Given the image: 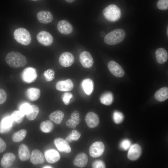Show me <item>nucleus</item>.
Returning a JSON list of instances; mask_svg holds the SVG:
<instances>
[{
    "instance_id": "obj_37",
    "label": "nucleus",
    "mask_w": 168,
    "mask_h": 168,
    "mask_svg": "<svg viewBox=\"0 0 168 168\" xmlns=\"http://www.w3.org/2000/svg\"><path fill=\"white\" fill-rule=\"evenodd\" d=\"M54 72L52 69H49L44 73V76L46 80L48 82H50L53 80L54 78Z\"/></svg>"
},
{
    "instance_id": "obj_10",
    "label": "nucleus",
    "mask_w": 168,
    "mask_h": 168,
    "mask_svg": "<svg viewBox=\"0 0 168 168\" xmlns=\"http://www.w3.org/2000/svg\"><path fill=\"white\" fill-rule=\"evenodd\" d=\"M54 142L60 152L66 153H69L71 152L70 146L65 139L60 138H57L55 139Z\"/></svg>"
},
{
    "instance_id": "obj_46",
    "label": "nucleus",
    "mask_w": 168,
    "mask_h": 168,
    "mask_svg": "<svg viewBox=\"0 0 168 168\" xmlns=\"http://www.w3.org/2000/svg\"><path fill=\"white\" fill-rule=\"evenodd\" d=\"M43 168H52V167L50 166H45L43 167Z\"/></svg>"
},
{
    "instance_id": "obj_42",
    "label": "nucleus",
    "mask_w": 168,
    "mask_h": 168,
    "mask_svg": "<svg viewBox=\"0 0 168 168\" xmlns=\"http://www.w3.org/2000/svg\"><path fill=\"white\" fill-rule=\"evenodd\" d=\"M7 95L5 91L0 89V105L3 104L6 101Z\"/></svg>"
},
{
    "instance_id": "obj_13",
    "label": "nucleus",
    "mask_w": 168,
    "mask_h": 168,
    "mask_svg": "<svg viewBox=\"0 0 168 168\" xmlns=\"http://www.w3.org/2000/svg\"><path fill=\"white\" fill-rule=\"evenodd\" d=\"M141 148L138 144H135L131 146L128 153V157L130 160L135 161L138 159L141 155Z\"/></svg>"
},
{
    "instance_id": "obj_18",
    "label": "nucleus",
    "mask_w": 168,
    "mask_h": 168,
    "mask_svg": "<svg viewBox=\"0 0 168 168\" xmlns=\"http://www.w3.org/2000/svg\"><path fill=\"white\" fill-rule=\"evenodd\" d=\"M38 21L43 24H49L52 21L53 17L50 12L42 11L39 12L37 14Z\"/></svg>"
},
{
    "instance_id": "obj_21",
    "label": "nucleus",
    "mask_w": 168,
    "mask_h": 168,
    "mask_svg": "<svg viewBox=\"0 0 168 168\" xmlns=\"http://www.w3.org/2000/svg\"><path fill=\"white\" fill-rule=\"evenodd\" d=\"M30 161L34 165L43 164L44 162V156L40 150L35 149L31 153Z\"/></svg>"
},
{
    "instance_id": "obj_29",
    "label": "nucleus",
    "mask_w": 168,
    "mask_h": 168,
    "mask_svg": "<svg viewBox=\"0 0 168 168\" xmlns=\"http://www.w3.org/2000/svg\"><path fill=\"white\" fill-rule=\"evenodd\" d=\"M113 100L112 94L110 92H105L103 94L100 98V100L102 104L107 105L112 104Z\"/></svg>"
},
{
    "instance_id": "obj_34",
    "label": "nucleus",
    "mask_w": 168,
    "mask_h": 168,
    "mask_svg": "<svg viewBox=\"0 0 168 168\" xmlns=\"http://www.w3.org/2000/svg\"><path fill=\"white\" fill-rule=\"evenodd\" d=\"M32 110L31 112L26 115L27 118L29 120H34L39 113V110L38 107L35 105H31Z\"/></svg>"
},
{
    "instance_id": "obj_26",
    "label": "nucleus",
    "mask_w": 168,
    "mask_h": 168,
    "mask_svg": "<svg viewBox=\"0 0 168 168\" xmlns=\"http://www.w3.org/2000/svg\"><path fill=\"white\" fill-rule=\"evenodd\" d=\"M40 95V90L36 88H29L26 91V95L27 97L31 101L37 100L39 98Z\"/></svg>"
},
{
    "instance_id": "obj_27",
    "label": "nucleus",
    "mask_w": 168,
    "mask_h": 168,
    "mask_svg": "<svg viewBox=\"0 0 168 168\" xmlns=\"http://www.w3.org/2000/svg\"><path fill=\"white\" fill-rule=\"evenodd\" d=\"M155 99L159 101H163L168 97V88L163 87L157 91L155 93Z\"/></svg>"
},
{
    "instance_id": "obj_15",
    "label": "nucleus",
    "mask_w": 168,
    "mask_h": 168,
    "mask_svg": "<svg viewBox=\"0 0 168 168\" xmlns=\"http://www.w3.org/2000/svg\"><path fill=\"white\" fill-rule=\"evenodd\" d=\"M57 28L60 32L64 35L70 34L73 31L72 25L68 21L64 20L60 21L58 22Z\"/></svg>"
},
{
    "instance_id": "obj_33",
    "label": "nucleus",
    "mask_w": 168,
    "mask_h": 168,
    "mask_svg": "<svg viewBox=\"0 0 168 168\" xmlns=\"http://www.w3.org/2000/svg\"><path fill=\"white\" fill-rule=\"evenodd\" d=\"M24 115L20 111H15L12 113L11 117L13 121L19 124L23 121Z\"/></svg>"
},
{
    "instance_id": "obj_39",
    "label": "nucleus",
    "mask_w": 168,
    "mask_h": 168,
    "mask_svg": "<svg viewBox=\"0 0 168 168\" xmlns=\"http://www.w3.org/2000/svg\"><path fill=\"white\" fill-rule=\"evenodd\" d=\"M157 6L158 9L161 10H166L168 8V0H159Z\"/></svg>"
},
{
    "instance_id": "obj_6",
    "label": "nucleus",
    "mask_w": 168,
    "mask_h": 168,
    "mask_svg": "<svg viewBox=\"0 0 168 168\" xmlns=\"http://www.w3.org/2000/svg\"><path fill=\"white\" fill-rule=\"evenodd\" d=\"M105 148V145L102 142H96L91 146L89 149V154L94 158L100 156L104 153Z\"/></svg>"
},
{
    "instance_id": "obj_48",
    "label": "nucleus",
    "mask_w": 168,
    "mask_h": 168,
    "mask_svg": "<svg viewBox=\"0 0 168 168\" xmlns=\"http://www.w3.org/2000/svg\"></svg>"
},
{
    "instance_id": "obj_32",
    "label": "nucleus",
    "mask_w": 168,
    "mask_h": 168,
    "mask_svg": "<svg viewBox=\"0 0 168 168\" xmlns=\"http://www.w3.org/2000/svg\"><path fill=\"white\" fill-rule=\"evenodd\" d=\"M81 134L80 133L76 130H72L70 134L66 138L65 140L70 143L73 141H77L80 138Z\"/></svg>"
},
{
    "instance_id": "obj_14",
    "label": "nucleus",
    "mask_w": 168,
    "mask_h": 168,
    "mask_svg": "<svg viewBox=\"0 0 168 168\" xmlns=\"http://www.w3.org/2000/svg\"><path fill=\"white\" fill-rule=\"evenodd\" d=\"M85 120L88 126L91 128L97 127L99 123L98 116L92 112H89L86 114Z\"/></svg>"
},
{
    "instance_id": "obj_4",
    "label": "nucleus",
    "mask_w": 168,
    "mask_h": 168,
    "mask_svg": "<svg viewBox=\"0 0 168 168\" xmlns=\"http://www.w3.org/2000/svg\"><path fill=\"white\" fill-rule=\"evenodd\" d=\"M15 39L18 43L24 45H27L31 40V35L29 32L24 28L16 29L13 33Z\"/></svg>"
},
{
    "instance_id": "obj_40",
    "label": "nucleus",
    "mask_w": 168,
    "mask_h": 168,
    "mask_svg": "<svg viewBox=\"0 0 168 168\" xmlns=\"http://www.w3.org/2000/svg\"><path fill=\"white\" fill-rule=\"evenodd\" d=\"M131 146V142L128 139H124L123 140L120 144V148L124 150H127L129 149Z\"/></svg>"
},
{
    "instance_id": "obj_19",
    "label": "nucleus",
    "mask_w": 168,
    "mask_h": 168,
    "mask_svg": "<svg viewBox=\"0 0 168 168\" xmlns=\"http://www.w3.org/2000/svg\"><path fill=\"white\" fill-rule=\"evenodd\" d=\"M16 159L15 155L12 153H5L1 161V164L3 168H7L11 166Z\"/></svg>"
},
{
    "instance_id": "obj_44",
    "label": "nucleus",
    "mask_w": 168,
    "mask_h": 168,
    "mask_svg": "<svg viewBox=\"0 0 168 168\" xmlns=\"http://www.w3.org/2000/svg\"><path fill=\"white\" fill-rule=\"evenodd\" d=\"M66 1L69 3H72L75 0H65Z\"/></svg>"
},
{
    "instance_id": "obj_47",
    "label": "nucleus",
    "mask_w": 168,
    "mask_h": 168,
    "mask_svg": "<svg viewBox=\"0 0 168 168\" xmlns=\"http://www.w3.org/2000/svg\"><path fill=\"white\" fill-rule=\"evenodd\" d=\"M168 27H167V35H168Z\"/></svg>"
},
{
    "instance_id": "obj_38",
    "label": "nucleus",
    "mask_w": 168,
    "mask_h": 168,
    "mask_svg": "<svg viewBox=\"0 0 168 168\" xmlns=\"http://www.w3.org/2000/svg\"><path fill=\"white\" fill-rule=\"evenodd\" d=\"M72 97V93L66 92L63 93L61 96L62 100L65 105H68L70 102V99Z\"/></svg>"
},
{
    "instance_id": "obj_23",
    "label": "nucleus",
    "mask_w": 168,
    "mask_h": 168,
    "mask_svg": "<svg viewBox=\"0 0 168 168\" xmlns=\"http://www.w3.org/2000/svg\"><path fill=\"white\" fill-rule=\"evenodd\" d=\"M18 156L22 161L28 160L30 157V152L28 147L24 144L21 145L19 147Z\"/></svg>"
},
{
    "instance_id": "obj_28",
    "label": "nucleus",
    "mask_w": 168,
    "mask_h": 168,
    "mask_svg": "<svg viewBox=\"0 0 168 168\" xmlns=\"http://www.w3.org/2000/svg\"><path fill=\"white\" fill-rule=\"evenodd\" d=\"M64 116V114L60 110H57L53 112L49 116V119L56 124H60Z\"/></svg>"
},
{
    "instance_id": "obj_12",
    "label": "nucleus",
    "mask_w": 168,
    "mask_h": 168,
    "mask_svg": "<svg viewBox=\"0 0 168 168\" xmlns=\"http://www.w3.org/2000/svg\"><path fill=\"white\" fill-rule=\"evenodd\" d=\"M13 121L11 116L4 118L0 122V133L9 132L12 127Z\"/></svg>"
},
{
    "instance_id": "obj_20",
    "label": "nucleus",
    "mask_w": 168,
    "mask_h": 168,
    "mask_svg": "<svg viewBox=\"0 0 168 168\" xmlns=\"http://www.w3.org/2000/svg\"><path fill=\"white\" fill-rule=\"evenodd\" d=\"M79 112L77 110L74 111L71 114V119H68L66 123V125L68 128H75L76 126L81 122Z\"/></svg>"
},
{
    "instance_id": "obj_17",
    "label": "nucleus",
    "mask_w": 168,
    "mask_h": 168,
    "mask_svg": "<svg viewBox=\"0 0 168 168\" xmlns=\"http://www.w3.org/2000/svg\"><path fill=\"white\" fill-rule=\"evenodd\" d=\"M44 156L46 161L50 164H53L57 162L60 158L58 152L54 149L46 151L44 152Z\"/></svg>"
},
{
    "instance_id": "obj_30",
    "label": "nucleus",
    "mask_w": 168,
    "mask_h": 168,
    "mask_svg": "<svg viewBox=\"0 0 168 168\" xmlns=\"http://www.w3.org/2000/svg\"><path fill=\"white\" fill-rule=\"evenodd\" d=\"M53 128V123L49 120L43 121L40 123V125L41 130L45 133L50 132L52 130Z\"/></svg>"
},
{
    "instance_id": "obj_1",
    "label": "nucleus",
    "mask_w": 168,
    "mask_h": 168,
    "mask_svg": "<svg viewBox=\"0 0 168 168\" xmlns=\"http://www.w3.org/2000/svg\"><path fill=\"white\" fill-rule=\"evenodd\" d=\"M5 61L9 66L14 68L22 67L27 63L26 58L21 54L15 51L8 53L6 57Z\"/></svg>"
},
{
    "instance_id": "obj_11",
    "label": "nucleus",
    "mask_w": 168,
    "mask_h": 168,
    "mask_svg": "<svg viewBox=\"0 0 168 168\" xmlns=\"http://www.w3.org/2000/svg\"><path fill=\"white\" fill-rule=\"evenodd\" d=\"M74 61V57L72 54L69 52H65L61 54L59 61L63 66L67 67L72 65Z\"/></svg>"
},
{
    "instance_id": "obj_41",
    "label": "nucleus",
    "mask_w": 168,
    "mask_h": 168,
    "mask_svg": "<svg viewBox=\"0 0 168 168\" xmlns=\"http://www.w3.org/2000/svg\"><path fill=\"white\" fill-rule=\"evenodd\" d=\"M92 166L93 168H104L105 167L104 162L100 160H96L92 163Z\"/></svg>"
},
{
    "instance_id": "obj_31",
    "label": "nucleus",
    "mask_w": 168,
    "mask_h": 168,
    "mask_svg": "<svg viewBox=\"0 0 168 168\" xmlns=\"http://www.w3.org/2000/svg\"><path fill=\"white\" fill-rule=\"evenodd\" d=\"M27 132L24 129H21L14 133L12 136V140L15 142H19L25 138Z\"/></svg>"
},
{
    "instance_id": "obj_25",
    "label": "nucleus",
    "mask_w": 168,
    "mask_h": 168,
    "mask_svg": "<svg viewBox=\"0 0 168 168\" xmlns=\"http://www.w3.org/2000/svg\"><path fill=\"white\" fill-rule=\"evenodd\" d=\"M81 86L84 92L88 95H91L93 91V83L90 79L83 80L82 82Z\"/></svg>"
},
{
    "instance_id": "obj_9",
    "label": "nucleus",
    "mask_w": 168,
    "mask_h": 168,
    "mask_svg": "<svg viewBox=\"0 0 168 168\" xmlns=\"http://www.w3.org/2000/svg\"><path fill=\"white\" fill-rule=\"evenodd\" d=\"M79 60L83 67L86 68L91 67L93 64V58L88 52L84 51L79 55Z\"/></svg>"
},
{
    "instance_id": "obj_16",
    "label": "nucleus",
    "mask_w": 168,
    "mask_h": 168,
    "mask_svg": "<svg viewBox=\"0 0 168 168\" xmlns=\"http://www.w3.org/2000/svg\"><path fill=\"white\" fill-rule=\"evenodd\" d=\"M73 86V83L70 79L59 81L56 85V89L63 91H70L72 90Z\"/></svg>"
},
{
    "instance_id": "obj_45",
    "label": "nucleus",
    "mask_w": 168,
    "mask_h": 168,
    "mask_svg": "<svg viewBox=\"0 0 168 168\" xmlns=\"http://www.w3.org/2000/svg\"><path fill=\"white\" fill-rule=\"evenodd\" d=\"M105 35V33L104 32H101L100 33V35L101 36H103Z\"/></svg>"
},
{
    "instance_id": "obj_2",
    "label": "nucleus",
    "mask_w": 168,
    "mask_h": 168,
    "mask_svg": "<svg viewBox=\"0 0 168 168\" xmlns=\"http://www.w3.org/2000/svg\"><path fill=\"white\" fill-rule=\"evenodd\" d=\"M125 35V32L124 30L116 29L107 34L104 38V41L107 44L115 45L122 41Z\"/></svg>"
},
{
    "instance_id": "obj_22",
    "label": "nucleus",
    "mask_w": 168,
    "mask_h": 168,
    "mask_svg": "<svg viewBox=\"0 0 168 168\" xmlns=\"http://www.w3.org/2000/svg\"><path fill=\"white\" fill-rule=\"evenodd\" d=\"M88 161L87 155L82 152L78 154L73 161V164L76 166L83 168L86 166Z\"/></svg>"
},
{
    "instance_id": "obj_43",
    "label": "nucleus",
    "mask_w": 168,
    "mask_h": 168,
    "mask_svg": "<svg viewBox=\"0 0 168 168\" xmlns=\"http://www.w3.org/2000/svg\"><path fill=\"white\" fill-rule=\"evenodd\" d=\"M6 147V145L5 142L0 138V153L4 151Z\"/></svg>"
},
{
    "instance_id": "obj_36",
    "label": "nucleus",
    "mask_w": 168,
    "mask_h": 168,
    "mask_svg": "<svg viewBox=\"0 0 168 168\" xmlns=\"http://www.w3.org/2000/svg\"><path fill=\"white\" fill-rule=\"evenodd\" d=\"M113 119L116 124H119L123 121L124 116L122 113L118 111H115L113 113Z\"/></svg>"
},
{
    "instance_id": "obj_24",
    "label": "nucleus",
    "mask_w": 168,
    "mask_h": 168,
    "mask_svg": "<svg viewBox=\"0 0 168 168\" xmlns=\"http://www.w3.org/2000/svg\"><path fill=\"white\" fill-rule=\"evenodd\" d=\"M156 60L158 63L163 64L166 62L168 55L167 51L163 48L157 49L155 52Z\"/></svg>"
},
{
    "instance_id": "obj_5",
    "label": "nucleus",
    "mask_w": 168,
    "mask_h": 168,
    "mask_svg": "<svg viewBox=\"0 0 168 168\" xmlns=\"http://www.w3.org/2000/svg\"><path fill=\"white\" fill-rule=\"evenodd\" d=\"M37 74L35 68L29 67L26 68L23 71L21 77L23 81L27 83H30L36 79Z\"/></svg>"
},
{
    "instance_id": "obj_3",
    "label": "nucleus",
    "mask_w": 168,
    "mask_h": 168,
    "mask_svg": "<svg viewBox=\"0 0 168 168\" xmlns=\"http://www.w3.org/2000/svg\"><path fill=\"white\" fill-rule=\"evenodd\" d=\"M105 18L111 22H115L120 18L121 12L120 9L114 4H111L105 7L103 11Z\"/></svg>"
},
{
    "instance_id": "obj_8",
    "label": "nucleus",
    "mask_w": 168,
    "mask_h": 168,
    "mask_svg": "<svg viewBox=\"0 0 168 168\" xmlns=\"http://www.w3.org/2000/svg\"><path fill=\"white\" fill-rule=\"evenodd\" d=\"M108 66L110 72L114 76L120 77L124 76L125 73L123 68L115 61L112 60L109 62Z\"/></svg>"
},
{
    "instance_id": "obj_7",
    "label": "nucleus",
    "mask_w": 168,
    "mask_h": 168,
    "mask_svg": "<svg viewBox=\"0 0 168 168\" xmlns=\"http://www.w3.org/2000/svg\"><path fill=\"white\" fill-rule=\"evenodd\" d=\"M36 38L39 42L45 46L50 45L53 42V38L51 34L45 31L39 33Z\"/></svg>"
},
{
    "instance_id": "obj_35",
    "label": "nucleus",
    "mask_w": 168,
    "mask_h": 168,
    "mask_svg": "<svg viewBox=\"0 0 168 168\" xmlns=\"http://www.w3.org/2000/svg\"><path fill=\"white\" fill-rule=\"evenodd\" d=\"M20 111L24 115L29 114L32 110L31 105L27 103L21 104L19 108Z\"/></svg>"
}]
</instances>
